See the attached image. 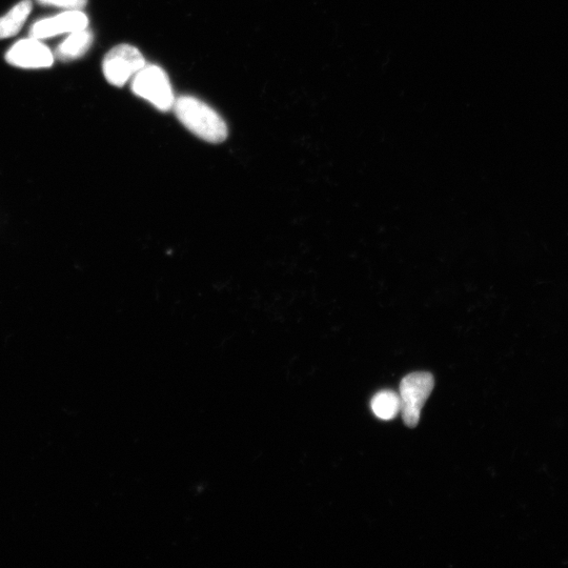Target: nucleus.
Returning a JSON list of instances; mask_svg holds the SVG:
<instances>
[{"instance_id":"nucleus-4","label":"nucleus","mask_w":568,"mask_h":568,"mask_svg":"<svg viewBox=\"0 0 568 568\" xmlns=\"http://www.w3.org/2000/svg\"><path fill=\"white\" fill-rule=\"evenodd\" d=\"M146 66L141 52L131 45H119L108 52L103 70L108 83L114 87H124L129 79Z\"/></svg>"},{"instance_id":"nucleus-1","label":"nucleus","mask_w":568,"mask_h":568,"mask_svg":"<svg viewBox=\"0 0 568 568\" xmlns=\"http://www.w3.org/2000/svg\"><path fill=\"white\" fill-rule=\"evenodd\" d=\"M174 112L182 125L198 138L220 144L228 137L226 121L204 101L193 96L175 99Z\"/></svg>"},{"instance_id":"nucleus-6","label":"nucleus","mask_w":568,"mask_h":568,"mask_svg":"<svg viewBox=\"0 0 568 568\" xmlns=\"http://www.w3.org/2000/svg\"><path fill=\"white\" fill-rule=\"evenodd\" d=\"M89 18L81 10H68L53 17L38 20L31 29L30 37L45 39L64 33L87 29Z\"/></svg>"},{"instance_id":"nucleus-10","label":"nucleus","mask_w":568,"mask_h":568,"mask_svg":"<svg viewBox=\"0 0 568 568\" xmlns=\"http://www.w3.org/2000/svg\"><path fill=\"white\" fill-rule=\"evenodd\" d=\"M40 5L65 8L68 10H83L88 0H37Z\"/></svg>"},{"instance_id":"nucleus-9","label":"nucleus","mask_w":568,"mask_h":568,"mask_svg":"<svg viewBox=\"0 0 568 568\" xmlns=\"http://www.w3.org/2000/svg\"><path fill=\"white\" fill-rule=\"evenodd\" d=\"M371 408L377 418L385 421L393 420L401 411L399 394L393 391H381L373 397Z\"/></svg>"},{"instance_id":"nucleus-5","label":"nucleus","mask_w":568,"mask_h":568,"mask_svg":"<svg viewBox=\"0 0 568 568\" xmlns=\"http://www.w3.org/2000/svg\"><path fill=\"white\" fill-rule=\"evenodd\" d=\"M51 50L40 39L19 40L6 54L8 64L23 69L50 68L54 63Z\"/></svg>"},{"instance_id":"nucleus-8","label":"nucleus","mask_w":568,"mask_h":568,"mask_svg":"<svg viewBox=\"0 0 568 568\" xmlns=\"http://www.w3.org/2000/svg\"><path fill=\"white\" fill-rule=\"evenodd\" d=\"M31 0H23L14 6L5 16L0 17V39L15 36L24 27L32 11Z\"/></svg>"},{"instance_id":"nucleus-3","label":"nucleus","mask_w":568,"mask_h":568,"mask_svg":"<svg viewBox=\"0 0 568 568\" xmlns=\"http://www.w3.org/2000/svg\"><path fill=\"white\" fill-rule=\"evenodd\" d=\"M435 385L432 374L418 372L404 377L400 383V403L402 419L409 428H416L426 400L431 396Z\"/></svg>"},{"instance_id":"nucleus-2","label":"nucleus","mask_w":568,"mask_h":568,"mask_svg":"<svg viewBox=\"0 0 568 568\" xmlns=\"http://www.w3.org/2000/svg\"><path fill=\"white\" fill-rule=\"evenodd\" d=\"M131 89L161 112H168L174 107L175 96L170 79L160 67L146 65L142 68L133 76Z\"/></svg>"},{"instance_id":"nucleus-7","label":"nucleus","mask_w":568,"mask_h":568,"mask_svg":"<svg viewBox=\"0 0 568 568\" xmlns=\"http://www.w3.org/2000/svg\"><path fill=\"white\" fill-rule=\"evenodd\" d=\"M93 34L87 28L84 30L70 33V35L60 44L54 57L60 62H71V60L84 56L93 44Z\"/></svg>"}]
</instances>
